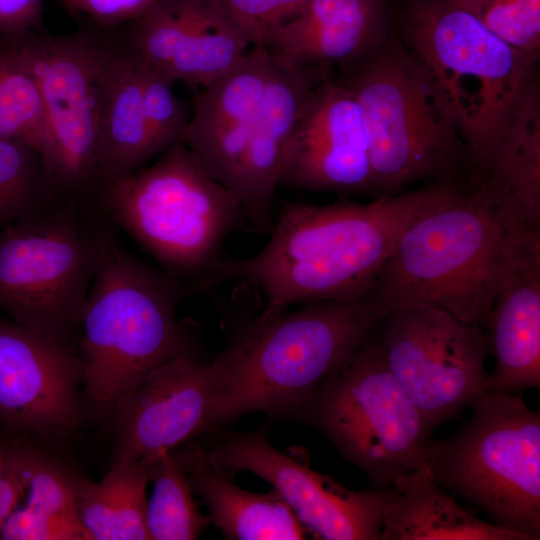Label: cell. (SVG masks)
I'll use <instances>...</instances> for the list:
<instances>
[{"mask_svg":"<svg viewBox=\"0 0 540 540\" xmlns=\"http://www.w3.org/2000/svg\"><path fill=\"white\" fill-rule=\"evenodd\" d=\"M45 201L39 152L22 142L0 138V231Z\"/></svg>","mask_w":540,"mask_h":540,"instance_id":"f546056e","label":"cell"},{"mask_svg":"<svg viewBox=\"0 0 540 540\" xmlns=\"http://www.w3.org/2000/svg\"><path fill=\"white\" fill-rule=\"evenodd\" d=\"M179 454L192 489L209 510V519L224 536L236 540H299L307 530L275 490L254 493L236 485L231 475L213 466L204 448Z\"/></svg>","mask_w":540,"mask_h":540,"instance_id":"cb8c5ba5","label":"cell"},{"mask_svg":"<svg viewBox=\"0 0 540 540\" xmlns=\"http://www.w3.org/2000/svg\"><path fill=\"white\" fill-rule=\"evenodd\" d=\"M516 228L540 232V121L475 184Z\"/></svg>","mask_w":540,"mask_h":540,"instance_id":"4316f807","label":"cell"},{"mask_svg":"<svg viewBox=\"0 0 540 540\" xmlns=\"http://www.w3.org/2000/svg\"><path fill=\"white\" fill-rule=\"evenodd\" d=\"M37 82L49 135L46 200L89 202L103 183L100 122L107 40L87 32L13 37Z\"/></svg>","mask_w":540,"mask_h":540,"instance_id":"8fae6325","label":"cell"},{"mask_svg":"<svg viewBox=\"0 0 540 540\" xmlns=\"http://www.w3.org/2000/svg\"><path fill=\"white\" fill-rule=\"evenodd\" d=\"M280 184L308 191L375 192L361 112L342 82L326 77L311 92L288 142Z\"/></svg>","mask_w":540,"mask_h":540,"instance_id":"2e32d148","label":"cell"},{"mask_svg":"<svg viewBox=\"0 0 540 540\" xmlns=\"http://www.w3.org/2000/svg\"><path fill=\"white\" fill-rule=\"evenodd\" d=\"M92 202L47 200L0 231V310L77 352L82 312L112 225Z\"/></svg>","mask_w":540,"mask_h":540,"instance_id":"52a82bcc","label":"cell"},{"mask_svg":"<svg viewBox=\"0 0 540 540\" xmlns=\"http://www.w3.org/2000/svg\"><path fill=\"white\" fill-rule=\"evenodd\" d=\"M367 295L259 317L215 359L216 429L251 412L300 417L319 385L378 329Z\"/></svg>","mask_w":540,"mask_h":540,"instance_id":"277c9868","label":"cell"},{"mask_svg":"<svg viewBox=\"0 0 540 540\" xmlns=\"http://www.w3.org/2000/svg\"><path fill=\"white\" fill-rule=\"evenodd\" d=\"M448 181L370 203H287L255 255L221 262L214 278L240 279L265 298L260 317L295 304L361 297L416 219L452 197Z\"/></svg>","mask_w":540,"mask_h":540,"instance_id":"6da1fadb","label":"cell"},{"mask_svg":"<svg viewBox=\"0 0 540 540\" xmlns=\"http://www.w3.org/2000/svg\"><path fill=\"white\" fill-rule=\"evenodd\" d=\"M454 1L513 48L539 56L540 0Z\"/></svg>","mask_w":540,"mask_h":540,"instance_id":"4dcf8cb0","label":"cell"},{"mask_svg":"<svg viewBox=\"0 0 540 540\" xmlns=\"http://www.w3.org/2000/svg\"><path fill=\"white\" fill-rule=\"evenodd\" d=\"M218 369L180 355L147 374L117 401L112 413V465L152 464L213 431Z\"/></svg>","mask_w":540,"mask_h":540,"instance_id":"5bb4252c","label":"cell"},{"mask_svg":"<svg viewBox=\"0 0 540 540\" xmlns=\"http://www.w3.org/2000/svg\"><path fill=\"white\" fill-rule=\"evenodd\" d=\"M138 59L144 109L154 145L161 154L180 140L188 119L174 92L175 82Z\"/></svg>","mask_w":540,"mask_h":540,"instance_id":"1f68e13d","label":"cell"},{"mask_svg":"<svg viewBox=\"0 0 540 540\" xmlns=\"http://www.w3.org/2000/svg\"><path fill=\"white\" fill-rule=\"evenodd\" d=\"M494 366L480 391L518 394L540 388V235L505 270L488 319Z\"/></svg>","mask_w":540,"mask_h":540,"instance_id":"ffe728a7","label":"cell"},{"mask_svg":"<svg viewBox=\"0 0 540 540\" xmlns=\"http://www.w3.org/2000/svg\"><path fill=\"white\" fill-rule=\"evenodd\" d=\"M452 435L433 439L435 481L492 523L540 539V413L519 394L480 391Z\"/></svg>","mask_w":540,"mask_h":540,"instance_id":"9c48e42d","label":"cell"},{"mask_svg":"<svg viewBox=\"0 0 540 540\" xmlns=\"http://www.w3.org/2000/svg\"><path fill=\"white\" fill-rule=\"evenodd\" d=\"M42 0H0V35L20 36L39 30Z\"/></svg>","mask_w":540,"mask_h":540,"instance_id":"d590c367","label":"cell"},{"mask_svg":"<svg viewBox=\"0 0 540 540\" xmlns=\"http://www.w3.org/2000/svg\"><path fill=\"white\" fill-rule=\"evenodd\" d=\"M377 336L386 363L436 429L455 419L486 378L487 332L428 306L394 309Z\"/></svg>","mask_w":540,"mask_h":540,"instance_id":"7c38bea8","label":"cell"},{"mask_svg":"<svg viewBox=\"0 0 540 540\" xmlns=\"http://www.w3.org/2000/svg\"><path fill=\"white\" fill-rule=\"evenodd\" d=\"M35 449L30 439L0 429V533L25 490Z\"/></svg>","mask_w":540,"mask_h":540,"instance_id":"836d02e7","label":"cell"},{"mask_svg":"<svg viewBox=\"0 0 540 540\" xmlns=\"http://www.w3.org/2000/svg\"><path fill=\"white\" fill-rule=\"evenodd\" d=\"M379 540H525L481 520L435 481L429 467L395 480L382 515Z\"/></svg>","mask_w":540,"mask_h":540,"instance_id":"7402d4cb","label":"cell"},{"mask_svg":"<svg viewBox=\"0 0 540 540\" xmlns=\"http://www.w3.org/2000/svg\"><path fill=\"white\" fill-rule=\"evenodd\" d=\"M132 255L111 225L82 312L77 354L85 397L111 417L147 374L191 354L176 316L183 290Z\"/></svg>","mask_w":540,"mask_h":540,"instance_id":"5b68a950","label":"cell"},{"mask_svg":"<svg viewBox=\"0 0 540 540\" xmlns=\"http://www.w3.org/2000/svg\"><path fill=\"white\" fill-rule=\"evenodd\" d=\"M216 468L269 482L307 531L325 540H379L390 490H352L278 450L262 432L231 433L204 449Z\"/></svg>","mask_w":540,"mask_h":540,"instance_id":"4fadbf2b","label":"cell"},{"mask_svg":"<svg viewBox=\"0 0 540 540\" xmlns=\"http://www.w3.org/2000/svg\"><path fill=\"white\" fill-rule=\"evenodd\" d=\"M76 477L35 449L25 490L6 519L4 540H92L81 523Z\"/></svg>","mask_w":540,"mask_h":540,"instance_id":"d4e9b609","label":"cell"},{"mask_svg":"<svg viewBox=\"0 0 540 540\" xmlns=\"http://www.w3.org/2000/svg\"><path fill=\"white\" fill-rule=\"evenodd\" d=\"M536 235L513 226L470 185L407 227L367 296L384 316L428 306L485 330L505 270Z\"/></svg>","mask_w":540,"mask_h":540,"instance_id":"3957f363","label":"cell"},{"mask_svg":"<svg viewBox=\"0 0 540 540\" xmlns=\"http://www.w3.org/2000/svg\"><path fill=\"white\" fill-rule=\"evenodd\" d=\"M366 130L374 191L390 196L468 167L450 109L425 65L390 38L346 69Z\"/></svg>","mask_w":540,"mask_h":540,"instance_id":"8992f818","label":"cell"},{"mask_svg":"<svg viewBox=\"0 0 540 540\" xmlns=\"http://www.w3.org/2000/svg\"><path fill=\"white\" fill-rule=\"evenodd\" d=\"M401 23L445 98L475 184L540 121L539 56L513 48L454 0H407Z\"/></svg>","mask_w":540,"mask_h":540,"instance_id":"7a4b0ae2","label":"cell"},{"mask_svg":"<svg viewBox=\"0 0 540 540\" xmlns=\"http://www.w3.org/2000/svg\"><path fill=\"white\" fill-rule=\"evenodd\" d=\"M157 0H62L65 7L75 15L88 18L104 27L132 22Z\"/></svg>","mask_w":540,"mask_h":540,"instance_id":"e575fe53","label":"cell"},{"mask_svg":"<svg viewBox=\"0 0 540 540\" xmlns=\"http://www.w3.org/2000/svg\"><path fill=\"white\" fill-rule=\"evenodd\" d=\"M272 54L270 77L254 123L235 194L256 230L272 227V204L285 151L313 89L328 67L300 66Z\"/></svg>","mask_w":540,"mask_h":540,"instance_id":"d6986e66","label":"cell"},{"mask_svg":"<svg viewBox=\"0 0 540 540\" xmlns=\"http://www.w3.org/2000/svg\"><path fill=\"white\" fill-rule=\"evenodd\" d=\"M390 38L385 0H306L263 46L296 65L346 70Z\"/></svg>","mask_w":540,"mask_h":540,"instance_id":"44dd1931","label":"cell"},{"mask_svg":"<svg viewBox=\"0 0 540 540\" xmlns=\"http://www.w3.org/2000/svg\"><path fill=\"white\" fill-rule=\"evenodd\" d=\"M250 45H264L279 26L293 17L306 0H208Z\"/></svg>","mask_w":540,"mask_h":540,"instance_id":"d6a6232c","label":"cell"},{"mask_svg":"<svg viewBox=\"0 0 540 540\" xmlns=\"http://www.w3.org/2000/svg\"><path fill=\"white\" fill-rule=\"evenodd\" d=\"M75 350L0 318V429L60 439L83 423Z\"/></svg>","mask_w":540,"mask_h":540,"instance_id":"9a60e30c","label":"cell"},{"mask_svg":"<svg viewBox=\"0 0 540 540\" xmlns=\"http://www.w3.org/2000/svg\"><path fill=\"white\" fill-rule=\"evenodd\" d=\"M150 465L111 466L100 480L76 477L79 518L92 540H151L146 521Z\"/></svg>","mask_w":540,"mask_h":540,"instance_id":"484cf974","label":"cell"},{"mask_svg":"<svg viewBox=\"0 0 540 540\" xmlns=\"http://www.w3.org/2000/svg\"><path fill=\"white\" fill-rule=\"evenodd\" d=\"M301 418L375 489L428 464L435 428L389 369L377 331L319 385Z\"/></svg>","mask_w":540,"mask_h":540,"instance_id":"30bf717a","label":"cell"},{"mask_svg":"<svg viewBox=\"0 0 540 540\" xmlns=\"http://www.w3.org/2000/svg\"><path fill=\"white\" fill-rule=\"evenodd\" d=\"M130 23L127 45L175 83L191 87L210 85L250 46L208 0H157Z\"/></svg>","mask_w":540,"mask_h":540,"instance_id":"e0dca14e","label":"cell"},{"mask_svg":"<svg viewBox=\"0 0 540 540\" xmlns=\"http://www.w3.org/2000/svg\"><path fill=\"white\" fill-rule=\"evenodd\" d=\"M157 154L143 104L138 56L127 44L107 41L100 122L103 183L136 171Z\"/></svg>","mask_w":540,"mask_h":540,"instance_id":"603a6c76","label":"cell"},{"mask_svg":"<svg viewBox=\"0 0 540 540\" xmlns=\"http://www.w3.org/2000/svg\"><path fill=\"white\" fill-rule=\"evenodd\" d=\"M151 497L146 521L151 540H192L209 526L192 496V486L179 451L150 464Z\"/></svg>","mask_w":540,"mask_h":540,"instance_id":"f1b7e54d","label":"cell"},{"mask_svg":"<svg viewBox=\"0 0 540 540\" xmlns=\"http://www.w3.org/2000/svg\"><path fill=\"white\" fill-rule=\"evenodd\" d=\"M161 154L149 166L106 180L95 203L165 267L187 275L215 273L224 239L245 217L240 200L206 173L181 140Z\"/></svg>","mask_w":540,"mask_h":540,"instance_id":"ba28073f","label":"cell"},{"mask_svg":"<svg viewBox=\"0 0 540 540\" xmlns=\"http://www.w3.org/2000/svg\"><path fill=\"white\" fill-rule=\"evenodd\" d=\"M0 138L49 151L41 96L35 77L12 37L0 35Z\"/></svg>","mask_w":540,"mask_h":540,"instance_id":"83f0119b","label":"cell"},{"mask_svg":"<svg viewBox=\"0 0 540 540\" xmlns=\"http://www.w3.org/2000/svg\"><path fill=\"white\" fill-rule=\"evenodd\" d=\"M271 65L269 49L254 45L237 65L196 94L180 138L206 173L234 193Z\"/></svg>","mask_w":540,"mask_h":540,"instance_id":"ac0fdd59","label":"cell"}]
</instances>
